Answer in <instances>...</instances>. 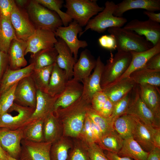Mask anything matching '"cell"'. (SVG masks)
Instances as JSON below:
<instances>
[{"mask_svg": "<svg viewBox=\"0 0 160 160\" xmlns=\"http://www.w3.org/2000/svg\"><path fill=\"white\" fill-rule=\"evenodd\" d=\"M7 154L3 149L0 143V160H6Z\"/></svg>", "mask_w": 160, "mask_h": 160, "instance_id": "cell-58", "label": "cell"}, {"mask_svg": "<svg viewBox=\"0 0 160 160\" xmlns=\"http://www.w3.org/2000/svg\"><path fill=\"white\" fill-rule=\"evenodd\" d=\"M43 133L44 141L52 143L63 136L62 125L54 112L44 120Z\"/></svg>", "mask_w": 160, "mask_h": 160, "instance_id": "cell-27", "label": "cell"}, {"mask_svg": "<svg viewBox=\"0 0 160 160\" xmlns=\"http://www.w3.org/2000/svg\"><path fill=\"white\" fill-rule=\"evenodd\" d=\"M87 115L89 118L100 128L103 136L113 130V122L110 117H104L100 115L92 107H88Z\"/></svg>", "mask_w": 160, "mask_h": 160, "instance_id": "cell-39", "label": "cell"}, {"mask_svg": "<svg viewBox=\"0 0 160 160\" xmlns=\"http://www.w3.org/2000/svg\"><path fill=\"white\" fill-rule=\"evenodd\" d=\"M149 152L145 151L133 137L123 139L121 148L117 153L134 160H147Z\"/></svg>", "mask_w": 160, "mask_h": 160, "instance_id": "cell-29", "label": "cell"}, {"mask_svg": "<svg viewBox=\"0 0 160 160\" xmlns=\"http://www.w3.org/2000/svg\"><path fill=\"white\" fill-rule=\"evenodd\" d=\"M60 94L52 97L37 90L36 106L30 119V122L37 119H44L49 114L54 112L55 103Z\"/></svg>", "mask_w": 160, "mask_h": 160, "instance_id": "cell-19", "label": "cell"}, {"mask_svg": "<svg viewBox=\"0 0 160 160\" xmlns=\"http://www.w3.org/2000/svg\"><path fill=\"white\" fill-rule=\"evenodd\" d=\"M30 0H16L15 2L16 5L18 7L25 9Z\"/></svg>", "mask_w": 160, "mask_h": 160, "instance_id": "cell-57", "label": "cell"}, {"mask_svg": "<svg viewBox=\"0 0 160 160\" xmlns=\"http://www.w3.org/2000/svg\"><path fill=\"white\" fill-rule=\"evenodd\" d=\"M123 28L143 36L153 46L160 40L159 23L149 19L144 21L137 19L132 20L127 23Z\"/></svg>", "mask_w": 160, "mask_h": 160, "instance_id": "cell-11", "label": "cell"}, {"mask_svg": "<svg viewBox=\"0 0 160 160\" xmlns=\"http://www.w3.org/2000/svg\"><path fill=\"white\" fill-rule=\"evenodd\" d=\"M155 147L160 148V127H150Z\"/></svg>", "mask_w": 160, "mask_h": 160, "instance_id": "cell-53", "label": "cell"}, {"mask_svg": "<svg viewBox=\"0 0 160 160\" xmlns=\"http://www.w3.org/2000/svg\"><path fill=\"white\" fill-rule=\"evenodd\" d=\"M148 152L147 160H160V148L155 147Z\"/></svg>", "mask_w": 160, "mask_h": 160, "instance_id": "cell-54", "label": "cell"}, {"mask_svg": "<svg viewBox=\"0 0 160 160\" xmlns=\"http://www.w3.org/2000/svg\"><path fill=\"white\" fill-rule=\"evenodd\" d=\"M53 65L33 70L30 76L37 90L46 93L49 85Z\"/></svg>", "mask_w": 160, "mask_h": 160, "instance_id": "cell-38", "label": "cell"}, {"mask_svg": "<svg viewBox=\"0 0 160 160\" xmlns=\"http://www.w3.org/2000/svg\"><path fill=\"white\" fill-rule=\"evenodd\" d=\"M137 85L129 77L106 86L102 91L113 104L130 92Z\"/></svg>", "mask_w": 160, "mask_h": 160, "instance_id": "cell-21", "label": "cell"}, {"mask_svg": "<svg viewBox=\"0 0 160 160\" xmlns=\"http://www.w3.org/2000/svg\"><path fill=\"white\" fill-rule=\"evenodd\" d=\"M87 144L90 160H109L97 144L93 143Z\"/></svg>", "mask_w": 160, "mask_h": 160, "instance_id": "cell-44", "label": "cell"}, {"mask_svg": "<svg viewBox=\"0 0 160 160\" xmlns=\"http://www.w3.org/2000/svg\"><path fill=\"white\" fill-rule=\"evenodd\" d=\"M137 86L134 89V94L131 97L125 114L136 118L147 125L160 127V119L155 116L143 101L139 94L138 86Z\"/></svg>", "mask_w": 160, "mask_h": 160, "instance_id": "cell-7", "label": "cell"}, {"mask_svg": "<svg viewBox=\"0 0 160 160\" xmlns=\"http://www.w3.org/2000/svg\"><path fill=\"white\" fill-rule=\"evenodd\" d=\"M17 114L12 115L6 112L0 116V128L11 130L20 129L30 123V119L34 109L23 106L14 102L11 106Z\"/></svg>", "mask_w": 160, "mask_h": 160, "instance_id": "cell-10", "label": "cell"}, {"mask_svg": "<svg viewBox=\"0 0 160 160\" xmlns=\"http://www.w3.org/2000/svg\"><path fill=\"white\" fill-rule=\"evenodd\" d=\"M6 160H18L11 156H10L8 154L7 156V158Z\"/></svg>", "mask_w": 160, "mask_h": 160, "instance_id": "cell-59", "label": "cell"}, {"mask_svg": "<svg viewBox=\"0 0 160 160\" xmlns=\"http://www.w3.org/2000/svg\"><path fill=\"white\" fill-rule=\"evenodd\" d=\"M8 67L7 54L0 50V82L4 73Z\"/></svg>", "mask_w": 160, "mask_h": 160, "instance_id": "cell-50", "label": "cell"}, {"mask_svg": "<svg viewBox=\"0 0 160 160\" xmlns=\"http://www.w3.org/2000/svg\"><path fill=\"white\" fill-rule=\"evenodd\" d=\"M97 0H66V13L81 27L86 26L90 18L102 11Z\"/></svg>", "mask_w": 160, "mask_h": 160, "instance_id": "cell-6", "label": "cell"}, {"mask_svg": "<svg viewBox=\"0 0 160 160\" xmlns=\"http://www.w3.org/2000/svg\"><path fill=\"white\" fill-rule=\"evenodd\" d=\"M143 13L148 17L149 19L158 23H160V13H156L145 10L143 12Z\"/></svg>", "mask_w": 160, "mask_h": 160, "instance_id": "cell-55", "label": "cell"}, {"mask_svg": "<svg viewBox=\"0 0 160 160\" xmlns=\"http://www.w3.org/2000/svg\"><path fill=\"white\" fill-rule=\"evenodd\" d=\"M52 143L34 142L23 139L21 142V160H51L50 150Z\"/></svg>", "mask_w": 160, "mask_h": 160, "instance_id": "cell-14", "label": "cell"}, {"mask_svg": "<svg viewBox=\"0 0 160 160\" xmlns=\"http://www.w3.org/2000/svg\"><path fill=\"white\" fill-rule=\"evenodd\" d=\"M14 4V0H0V17L10 20Z\"/></svg>", "mask_w": 160, "mask_h": 160, "instance_id": "cell-47", "label": "cell"}, {"mask_svg": "<svg viewBox=\"0 0 160 160\" xmlns=\"http://www.w3.org/2000/svg\"><path fill=\"white\" fill-rule=\"evenodd\" d=\"M113 105V103L108 98L98 113L104 117H110L112 112Z\"/></svg>", "mask_w": 160, "mask_h": 160, "instance_id": "cell-51", "label": "cell"}, {"mask_svg": "<svg viewBox=\"0 0 160 160\" xmlns=\"http://www.w3.org/2000/svg\"><path fill=\"white\" fill-rule=\"evenodd\" d=\"M108 33L115 38L117 51L126 52H141L147 50L153 46L143 36L123 27H111Z\"/></svg>", "mask_w": 160, "mask_h": 160, "instance_id": "cell-2", "label": "cell"}, {"mask_svg": "<svg viewBox=\"0 0 160 160\" xmlns=\"http://www.w3.org/2000/svg\"><path fill=\"white\" fill-rule=\"evenodd\" d=\"M129 77L138 85L148 84L158 88L160 87V71L143 67L132 72Z\"/></svg>", "mask_w": 160, "mask_h": 160, "instance_id": "cell-31", "label": "cell"}, {"mask_svg": "<svg viewBox=\"0 0 160 160\" xmlns=\"http://www.w3.org/2000/svg\"><path fill=\"white\" fill-rule=\"evenodd\" d=\"M10 20L17 38L25 42L27 41L36 30L25 9L18 7L15 2L11 13Z\"/></svg>", "mask_w": 160, "mask_h": 160, "instance_id": "cell-8", "label": "cell"}, {"mask_svg": "<svg viewBox=\"0 0 160 160\" xmlns=\"http://www.w3.org/2000/svg\"><path fill=\"white\" fill-rule=\"evenodd\" d=\"M23 139L21 128L13 130L0 128V143L2 147L9 155L17 159L20 157V144Z\"/></svg>", "mask_w": 160, "mask_h": 160, "instance_id": "cell-13", "label": "cell"}, {"mask_svg": "<svg viewBox=\"0 0 160 160\" xmlns=\"http://www.w3.org/2000/svg\"><path fill=\"white\" fill-rule=\"evenodd\" d=\"M96 60L90 51L86 49L82 51L73 68V79L81 81L89 77L95 68Z\"/></svg>", "mask_w": 160, "mask_h": 160, "instance_id": "cell-23", "label": "cell"}, {"mask_svg": "<svg viewBox=\"0 0 160 160\" xmlns=\"http://www.w3.org/2000/svg\"><path fill=\"white\" fill-rule=\"evenodd\" d=\"M130 52L132 55V59L130 65L123 74L115 82L129 77L132 72L144 67L151 57L160 53V40L152 47L145 51L141 52L132 51Z\"/></svg>", "mask_w": 160, "mask_h": 160, "instance_id": "cell-20", "label": "cell"}, {"mask_svg": "<svg viewBox=\"0 0 160 160\" xmlns=\"http://www.w3.org/2000/svg\"><path fill=\"white\" fill-rule=\"evenodd\" d=\"M0 85H1V83L0 82Z\"/></svg>", "mask_w": 160, "mask_h": 160, "instance_id": "cell-60", "label": "cell"}, {"mask_svg": "<svg viewBox=\"0 0 160 160\" xmlns=\"http://www.w3.org/2000/svg\"><path fill=\"white\" fill-rule=\"evenodd\" d=\"M91 105L81 97L69 106L59 108L54 113L61 123L63 136L78 138L82 130L89 106Z\"/></svg>", "mask_w": 160, "mask_h": 160, "instance_id": "cell-1", "label": "cell"}, {"mask_svg": "<svg viewBox=\"0 0 160 160\" xmlns=\"http://www.w3.org/2000/svg\"><path fill=\"white\" fill-rule=\"evenodd\" d=\"M123 139L114 129L103 135L97 145L103 150L118 153L121 148Z\"/></svg>", "mask_w": 160, "mask_h": 160, "instance_id": "cell-37", "label": "cell"}, {"mask_svg": "<svg viewBox=\"0 0 160 160\" xmlns=\"http://www.w3.org/2000/svg\"><path fill=\"white\" fill-rule=\"evenodd\" d=\"M105 154L109 160H133L129 157H121L117 153L109 151H107Z\"/></svg>", "mask_w": 160, "mask_h": 160, "instance_id": "cell-56", "label": "cell"}, {"mask_svg": "<svg viewBox=\"0 0 160 160\" xmlns=\"http://www.w3.org/2000/svg\"><path fill=\"white\" fill-rule=\"evenodd\" d=\"M135 125L134 118L124 114L119 117L114 121V129L123 139L133 137Z\"/></svg>", "mask_w": 160, "mask_h": 160, "instance_id": "cell-33", "label": "cell"}, {"mask_svg": "<svg viewBox=\"0 0 160 160\" xmlns=\"http://www.w3.org/2000/svg\"><path fill=\"white\" fill-rule=\"evenodd\" d=\"M143 67L149 69L160 71V53L151 57Z\"/></svg>", "mask_w": 160, "mask_h": 160, "instance_id": "cell-49", "label": "cell"}, {"mask_svg": "<svg viewBox=\"0 0 160 160\" xmlns=\"http://www.w3.org/2000/svg\"><path fill=\"white\" fill-rule=\"evenodd\" d=\"M34 69L33 63L19 69L12 70L8 68L1 81L0 95L9 88L25 77L30 76Z\"/></svg>", "mask_w": 160, "mask_h": 160, "instance_id": "cell-26", "label": "cell"}, {"mask_svg": "<svg viewBox=\"0 0 160 160\" xmlns=\"http://www.w3.org/2000/svg\"><path fill=\"white\" fill-rule=\"evenodd\" d=\"M18 39L10 20L0 17V50L7 54L12 41Z\"/></svg>", "mask_w": 160, "mask_h": 160, "instance_id": "cell-34", "label": "cell"}, {"mask_svg": "<svg viewBox=\"0 0 160 160\" xmlns=\"http://www.w3.org/2000/svg\"><path fill=\"white\" fill-rule=\"evenodd\" d=\"M108 99L102 91L97 92L93 96L91 102V105L92 108L98 113Z\"/></svg>", "mask_w": 160, "mask_h": 160, "instance_id": "cell-46", "label": "cell"}, {"mask_svg": "<svg viewBox=\"0 0 160 160\" xmlns=\"http://www.w3.org/2000/svg\"><path fill=\"white\" fill-rule=\"evenodd\" d=\"M54 32L47 30L36 29L34 33L26 42L25 55L30 52L34 54L40 51L53 47L57 39Z\"/></svg>", "mask_w": 160, "mask_h": 160, "instance_id": "cell-15", "label": "cell"}, {"mask_svg": "<svg viewBox=\"0 0 160 160\" xmlns=\"http://www.w3.org/2000/svg\"><path fill=\"white\" fill-rule=\"evenodd\" d=\"M73 145V142L68 137L62 136L52 143L50 150L51 160H67L68 151Z\"/></svg>", "mask_w": 160, "mask_h": 160, "instance_id": "cell-36", "label": "cell"}, {"mask_svg": "<svg viewBox=\"0 0 160 160\" xmlns=\"http://www.w3.org/2000/svg\"><path fill=\"white\" fill-rule=\"evenodd\" d=\"M25 9L36 29L54 32L63 25L60 18L55 12L44 7L36 0H30Z\"/></svg>", "mask_w": 160, "mask_h": 160, "instance_id": "cell-3", "label": "cell"}, {"mask_svg": "<svg viewBox=\"0 0 160 160\" xmlns=\"http://www.w3.org/2000/svg\"><path fill=\"white\" fill-rule=\"evenodd\" d=\"M137 85L143 101L155 116L160 119V96L158 88L148 84Z\"/></svg>", "mask_w": 160, "mask_h": 160, "instance_id": "cell-25", "label": "cell"}, {"mask_svg": "<svg viewBox=\"0 0 160 160\" xmlns=\"http://www.w3.org/2000/svg\"><path fill=\"white\" fill-rule=\"evenodd\" d=\"M57 52L54 47L44 49L31 55V63L34 64V69L53 65L56 63Z\"/></svg>", "mask_w": 160, "mask_h": 160, "instance_id": "cell-32", "label": "cell"}, {"mask_svg": "<svg viewBox=\"0 0 160 160\" xmlns=\"http://www.w3.org/2000/svg\"><path fill=\"white\" fill-rule=\"evenodd\" d=\"M103 10L94 18L90 19L84 30L79 33L80 37L89 29L100 33L107 28L111 27H122L127 22V19L123 17H117L113 15L116 4L112 1H107Z\"/></svg>", "mask_w": 160, "mask_h": 160, "instance_id": "cell-4", "label": "cell"}, {"mask_svg": "<svg viewBox=\"0 0 160 160\" xmlns=\"http://www.w3.org/2000/svg\"><path fill=\"white\" fill-rule=\"evenodd\" d=\"M27 47L26 42L23 40L14 39L12 41L7 53L9 68L16 70L26 66L27 62L24 53Z\"/></svg>", "mask_w": 160, "mask_h": 160, "instance_id": "cell-24", "label": "cell"}, {"mask_svg": "<svg viewBox=\"0 0 160 160\" xmlns=\"http://www.w3.org/2000/svg\"><path fill=\"white\" fill-rule=\"evenodd\" d=\"M83 31L82 27L73 20L68 26H60L54 32L56 36L64 41L73 55L74 57L77 59L79 48H84L88 46L86 41L79 40L78 38V34Z\"/></svg>", "mask_w": 160, "mask_h": 160, "instance_id": "cell-9", "label": "cell"}, {"mask_svg": "<svg viewBox=\"0 0 160 160\" xmlns=\"http://www.w3.org/2000/svg\"><path fill=\"white\" fill-rule=\"evenodd\" d=\"M100 45L102 47L110 50L116 49V44L114 38L111 35H104L98 39Z\"/></svg>", "mask_w": 160, "mask_h": 160, "instance_id": "cell-48", "label": "cell"}, {"mask_svg": "<svg viewBox=\"0 0 160 160\" xmlns=\"http://www.w3.org/2000/svg\"><path fill=\"white\" fill-rule=\"evenodd\" d=\"M67 160H90L87 145L83 141L75 138Z\"/></svg>", "mask_w": 160, "mask_h": 160, "instance_id": "cell-40", "label": "cell"}, {"mask_svg": "<svg viewBox=\"0 0 160 160\" xmlns=\"http://www.w3.org/2000/svg\"><path fill=\"white\" fill-rule=\"evenodd\" d=\"M143 9L154 12L160 10V0H124L116 4L113 15L122 17L123 14L130 10Z\"/></svg>", "mask_w": 160, "mask_h": 160, "instance_id": "cell-22", "label": "cell"}, {"mask_svg": "<svg viewBox=\"0 0 160 160\" xmlns=\"http://www.w3.org/2000/svg\"><path fill=\"white\" fill-rule=\"evenodd\" d=\"M18 83L0 95V116L7 112L14 102L15 91Z\"/></svg>", "mask_w": 160, "mask_h": 160, "instance_id": "cell-42", "label": "cell"}, {"mask_svg": "<svg viewBox=\"0 0 160 160\" xmlns=\"http://www.w3.org/2000/svg\"><path fill=\"white\" fill-rule=\"evenodd\" d=\"M87 144L95 143L91 128L90 121L87 115L81 134L78 138Z\"/></svg>", "mask_w": 160, "mask_h": 160, "instance_id": "cell-45", "label": "cell"}, {"mask_svg": "<svg viewBox=\"0 0 160 160\" xmlns=\"http://www.w3.org/2000/svg\"><path fill=\"white\" fill-rule=\"evenodd\" d=\"M133 117L135 125L133 138L145 151L149 152L155 147L150 130L151 126L146 125Z\"/></svg>", "mask_w": 160, "mask_h": 160, "instance_id": "cell-30", "label": "cell"}, {"mask_svg": "<svg viewBox=\"0 0 160 160\" xmlns=\"http://www.w3.org/2000/svg\"><path fill=\"white\" fill-rule=\"evenodd\" d=\"M40 4L49 9L55 12L59 16L64 26H67L73 21L66 12L60 9L64 1L62 0H36Z\"/></svg>", "mask_w": 160, "mask_h": 160, "instance_id": "cell-41", "label": "cell"}, {"mask_svg": "<svg viewBox=\"0 0 160 160\" xmlns=\"http://www.w3.org/2000/svg\"><path fill=\"white\" fill-rule=\"evenodd\" d=\"M131 59L130 52L117 51L113 56L111 54L102 73L100 86L102 89L115 82L123 74L129 67Z\"/></svg>", "mask_w": 160, "mask_h": 160, "instance_id": "cell-5", "label": "cell"}, {"mask_svg": "<svg viewBox=\"0 0 160 160\" xmlns=\"http://www.w3.org/2000/svg\"><path fill=\"white\" fill-rule=\"evenodd\" d=\"M57 55L56 63L58 67L64 70L68 80L73 77V68L77 59L72 56L69 47L62 39L59 38L54 45Z\"/></svg>", "mask_w": 160, "mask_h": 160, "instance_id": "cell-18", "label": "cell"}, {"mask_svg": "<svg viewBox=\"0 0 160 160\" xmlns=\"http://www.w3.org/2000/svg\"><path fill=\"white\" fill-rule=\"evenodd\" d=\"M90 119L94 142L97 144L103 136L102 133L99 127Z\"/></svg>", "mask_w": 160, "mask_h": 160, "instance_id": "cell-52", "label": "cell"}, {"mask_svg": "<svg viewBox=\"0 0 160 160\" xmlns=\"http://www.w3.org/2000/svg\"><path fill=\"white\" fill-rule=\"evenodd\" d=\"M68 80L65 71L55 63L53 65L46 93L52 97L60 95L63 91Z\"/></svg>", "mask_w": 160, "mask_h": 160, "instance_id": "cell-28", "label": "cell"}, {"mask_svg": "<svg viewBox=\"0 0 160 160\" xmlns=\"http://www.w3.org/2000/svg\"><path fill=\"white\" fill-rule=\"evenodd\" d=\"M37 90L30 76L25 77L17 84L15 91L14 102L35 109Z\"/></svg>", "mask_w": 160, "mask_h": 160, "instance_id": "cell-12", "label": "cell"}, {"mask_svg": "<svg viewBox=\"0 0 160 160\" xmlns=\"http://www.w3.org/2000/svg\"><path fill=\"white\" fill-rule=\"evenodd\" d=\"M104 65L100 57L99 56L96 60V65L94 71L82 81L83 90L81 97L90 103L93 95L96 92L102 91L100 86V81Z\"/></svg>", "mask_w": 160, "mask_h": 160, "instance_id": "cell-16", "label": "cell"}, {"mask_svg": "<svg viewBox=\"0 0 160 160\" xmlns=\"http://www.w3.org/2000/svg\"><path fill=\"white\" fill-rule=\"evenodd\" d=\"M83 84L73 78L68 80L63 92L58 98L54 106V112L59 108H63L71 105L82 95Z\"/></svg>", "mask_w": 160, "mask_h": 160, "instance_id": "cell-17", "label": "cell"}, {"mask_svg": "<svg viewBox=\"0 0 160 160\" xmlns=\"http://www.w3.org/2000/svg\"><path fill=\"white\" fill-rule=\"evenodd\" d=\"M130 92L113 103L112 112L110 117L113 122L117 118L125 114L131 99Z\"/></svg>", "mask_w": 160, "mask_h": 160, "instance_id": "cell-43", "label": "cell"}, {"mask_svg": "<svg viewBox=\"0 0 160 160\" xmlns=\"http://www.w3.org/2000/svg\"><path fill=\"white\" fill-rule=\"evenodd\" d=\"M44 120L39 119L31 121L21 128L23 139L34 142L44 141Z\"/></svg>", "mask_w": 160, "mask_h": 160, "instance_id": "cell-35", "label": "cell"}]
</instances>
